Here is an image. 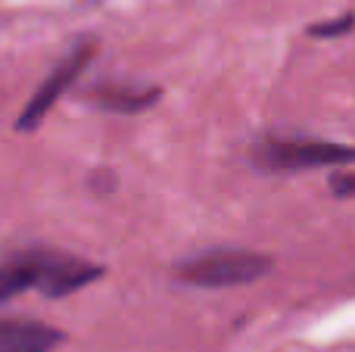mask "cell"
Segmentation results:
<instances>
[{"label":"cell","mask_w":355,"mask_h":352,"mask_svg":"<svg viewBox=\"0 0 355 352\" xmlns=\"http://www.w3.org/2000/svg\"><path fill=\"white\" fill-rule=\"evenodd\" d=\"M268 272H271L268 256L250 253V249H209V253L193 256V259L178 265V278L184 284L209 287V290L252 284V281L265 278Z\"/></svg>","instance_id":"cell-1"},{"label":"cell","mask_w":355,"mask_h":352,"mask_svg":"<svg viewBox=\"0 0 355 352\" xmlns=\"http://www.w3.org/2000/svg\"><path fill=\"white\" fill-rule=\"evenodd\" d=\"M252 159L265 172H300V168L321 166H346L355 162V147L331 141H287V137H268L259 141L252 150Z\"/></svg>","instance_id":"cell-2"},{"label":"cell","mask_w":355,"mask_h":352,"mask_svg":"<svg viewBox=\"0 0 355 352\" xmlns=\"http://www.w3.org/2000/svg\"><path fill=\"white\" fill-rule=\"evenodd\" d=\"M94 53H97V44L94 41H78L75 44V47L69 50V53L62 56L53 69H50V75H44L41 87L31 94V100L25 103V109L19 112L16 131H35L37 125L44 122V116L56 106V100L69 91V85L85 72V66L94 60Z\"/></svg>","instance_id":"cell-3"},{"label":"cell","mask_w":355,"mask_h":352,"mask_svg":"<svg viewBox=\"0 0 355 352\" xmlns=\"http://www.w3.org/2000/svg\"><path fill=\"white\" fill-rule=\"evenodd\" d=\"M22 256L28 259V265L37 274V290L50 299L69 297V293L94 284L103 274V268L94 265V262L75 259V256H66V253H53V249H28Z\"/></svg>","instance_id":"cell-4"},{"label":"cell","mask_w":355,"mask_h":352,"mask_svg":"<svg viewBox=\"0 0 355 352\" xmlns=\"http://www.w3.org/2000/svg\"><path fill=\"white\" fill-rule=\"evenodd\" d=\"M62 331L35 318H0V352H53Z\"/></svg>","instance_id":"cell-5"},{"label":"cell","mask_w":355,"mask_h":352,"mask_svg":"<svg viewBox=\"0 0 355 352\" xmlns=\"http://www.w3.org/2000/svg\"><path fill=\"white\" fill-rule=\"evenodd\" d=\"M162 97L159 87H131V85H116V81H106V85L91 87V100L106 112H144L150 106H156V100Z\"/></svg>","instance_id":"cell-6"},{"label":"cell","mask_w":355,"mask_h":352,"mask_svg":"<svg viewBox=\"0 0 355 352\" xmlns=\"http://www.w3.org/2000/svg\"><path fill=\"white\" fill-rule=\"evenodd\" d=\"M25 290H37V274L28 265V259L19 253L6 265H0V303H6V299H12L16 293Z\"/></svg>","instance_id":"cell-7"},{"label":"cell","mask_w":355,"mask_h":352,"mask_svg":"<svg viewBox=\"0 0 355 352\" xmlns=\"http://www.w3.org/2000/svg\"><path fill=\"white\" fill-rule=\"evenodd\" d=\"M352 25H355V16H352V12H346V16L331 19V22L312 25V28H309V35H312V37H340V35H346V31H352Z\"/></svg>","instance_id":"cell-8"},{"label":"cell","mask_w":355,"mask_h":352,"mask_svg":"<svg viewBox=\"0 0 355 352\" xmlns=\"http://www.w3.org/2000/svg\"><path fill=\"white\" fill-rule=\"evenodd\" d=\"M331 193L340 200L355 197V175H331Z\"/></svg>","instance_id":"cell-9"}]
</instances>
